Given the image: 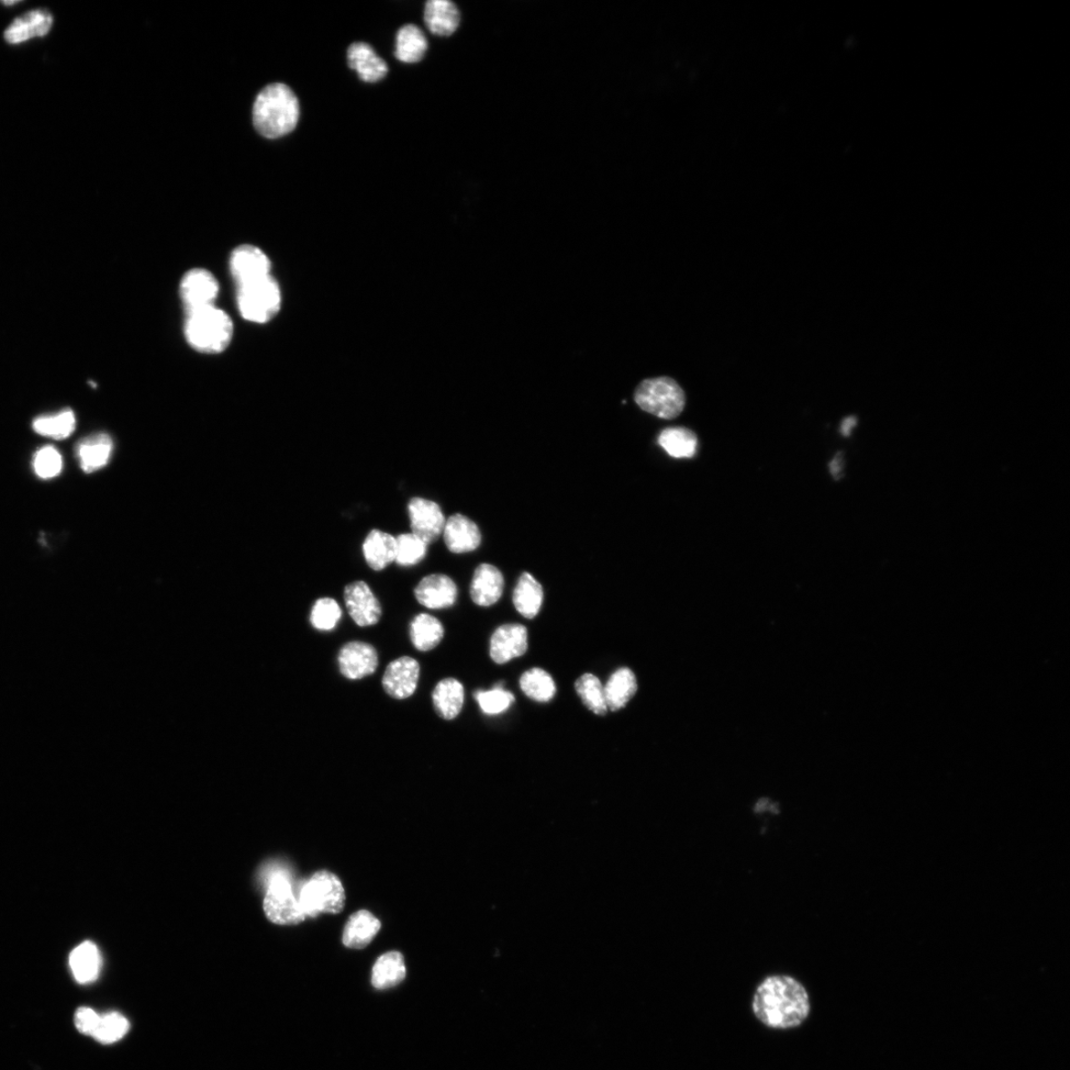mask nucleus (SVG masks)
<instances>
[{"label": "nucleus", "instance_id": "f257e3e1", "mask_svg": "<svg viewBox=\"0 0 1070 1070\" xmlns=\"http://www.w3.org/2000/svg\"><path fill=\"white\" fill-rule=\"evenodd\" d=\"M752 1010L768 1028L793 1029L809 1017L810 998L806 988L794 977L768 976L755 990Z\"/></svg>", "mask_w": 1070, "mask_h": 1070}, {"label": "nucleus", "instance_id": "f03ea898", "mask_svg": "<svg viewBox=\"0 0 1070 1070\" xmlns=\"http://www.w3.org/2000/svg\"><path fill=\"white\" fill-rule=\"evenodd\" d=\"M300 115L298 99L288 86H266L255 100L253 122L266 138L277 139L297 127Z\"/></svg>", "mask_w": 1070, "mask_h": 1070}, {"label": "nucleus", "instance_id": "7ed1b4c3", "mask_svg": "<svg viewBox=\"0 0 1070 1070\" xmlns=\"http://www.w3.org/2000/svg\"><path fill=\"white\" fill-rule=\"evenodd\" d=\"M185 338L189 347L204 354H219L232 340L233 322L215 306L187 312Z\"/></svg>", "mask_w": 1070, "mask_h": 1070}, {"label": "nucleus", "instance_id": "20e7f679", "mask_svg": "<svg viewBox=\"0 0 1070 1070\" xmlns=\"http://www.w3.org/2000/svg\"><path fill=\"white\" fill-rule=\"evenodd\" d=\"M634 400L644 411L663 419H673L681 415L686 405L682 388L668 377L641 382L635 389Z\"/></svg>", "mask_w": 1070, "mask_h": 1070}, {"label": "nucleus", "instance_id": "39448f33", "mask_svg": "<svg viewBox=\"0 0 1070 1070\" xmlns=\"http://www.w3.org/2000/svg\"><path fill=\"white\" fill-rule=\"evenodd\" d=\"M281 303L280 287L271 275L238 287V308L242 318L250 322H269L280 310Z\"/></svg>", "mask_w": 1070, "mask_h": 1070}, {"label": "nucleus", "instance_id": "423d86ee", "mask_svg": "<svg viewBox=\"0 0 1070 1070\" xmlns=\"http://www.w3.org/2000/svg\"><path fill=\"white\" fill-rule=\"evenodd\" d=\"M306 916L316 918L320 914H339L344 910L347 895L336 875L327 871L317 873L303 887L299 896Z\"/></svg>", "mask_w": 1070, "mask_h": 1070}, {"label": "nucleus", "instance_id": "0eeeda50", "mask_svg": "<svg viewBox=\"0 0 1070 1070\" xmlns=\"http://www.w3.org/2000/svg\"><path fill=\"white\" fill-rule=\"evenodd\" d=\"M264 911L268 919L283 926L300 924L307 917L291 883L283 873H275L271 877L264 899Z\"/></svg>", "mask_w": 1070, "mask_h": 1070}, {"label": "nucleus", "instance_id": "6e6552de", "mask_svg": "<svg viewBox=\"0 0 1070 1070\" xmlns=\"http://www.w3.org/2000/svg\"><path fill=\"white\" fill-rule=\"evenodd\" d=\"M218 294L217 278L206 269L189 270L182 278L180 296L186 312L215 306Z\"/></svg>", "mask_w": 1070, "mask_h": 1070}, {"label": "nucleus", "instance_id": "1a4fd4ad", "mask_svg": "<svg viewBox=\"0 0 1070 1070\" xmlns=\"http://www.w3.org/2000/svg\"><path fill=\"white\" fill-rule=\"evenodd\" d=\"M408 510L411 533L428 545L436 542L443 533L446 522L443 512L436 501L412 498Z\"/></svg>", "mask_w": 1070, "mask_h": 1070}, {"label": "nucleus", "instance_id": "9d476101", "mask_svg": "<svg viewBox=\"0 0 1070 1070\" xmlns=\"http://www.w3.org/2000/svg\"><path fill=\"white\" fill-rule=\"evenodd\" d=\"M344 601L357 626H375L382 617L380 601L364 581H355L345 587Z\"/></svg>", "mask_w": 1070, "mask_h": 1070}, {"label": "nucleus", "instance_id": "9b49d317", "mask_svg": "<svg viewBox=\"0 0 1070 1070\" xmlns=\"http://www.w3.org/2000/svg\"><path fill=\"white\" fill-rule=\"evenodd\" d=\"M230 272L239 287L270 276L271 262L260 248L241 245L231 254Z\"/></svg>", "mask_w": 1070, "mask_h": 1070}, {"label": "nucleus", "instance_id": "f8f14e48", "mask_svg": "<svg viewBox=\"0 0 1070 1070\" xmlns=\"http://www.w3.org/2000/svg\"><path fill=\"white\" fill-rule=\"evenodd\" d=\"M420 675V665L412 657L403 656L389 663L383 676L385 692L394 699L404 700L416 692Z\"/></svg>", "mask_w": 1070, "mask_h": 1070}, {"label": "nucleus", "instance_id": "ddd939ff", "mask_svg": "<svg viewBox=\"0 0 1070 1070\" xmlns=\"http://www.w3.org/2000/svg\"><path fill=\"white\" fill-rule=\"evenodd\" d=\"M339 671L344 677L359 680L372 675L379 665L374 646L363 641H351L342 646L338 654Z\"/></svg>", "mask_w": 1070, "mask_h": 1070}, {"label": "nucleus", "instance_id": "4468645a", "mask_svg": "<svg viewBox=\"0 0 1070 1070\" xmlns=\"http://www.w3.org/2000/svg\"><path fill=\"white\" fill-rule=\"evenodd\" d=\"M528 630L518 623L504 624L490 638V655L497 664H505L528 651Z\"/></svg>", "mask_w": 1070, "mask_h": 1070}, {"label": "nucleus", "instance_id": "2eb2a0df", "mask_svg": "<svg viewBox=\"0 0 1070 1070\" xmlns=\"http://www.w3.org/2000/svg\"><path fill=\"white\" fill-rule=\"evenodd\" d=\"M419 603L431 610H442L455 604L459 590L453 580L444 574H431L421 580L415 589Z\"/></svg>", "mask_w": 1070, "mask_h": 1070}, {"label": "nucleus", "instance_id": "dca6fc26", "mask_svg": "<svg viewBox=\"0 0 1070 1070\" xmlns=\"http://www.w3.org/2000/svg\"><path fill=\"white\" fill-rule=\"evenodd\" d=\"M54 17L47 9L31 10L15 18L5 31V39L10 45H19L35 38L49 35Z\"/></svg>", "mask_w": 1070, "mask_h": 1070}, {"label": "nucleus", "instance_id": "f3484780", "mask_svg": "<svg viewBox=\"0 0 1070 1070\" xmlns=\"http://www.w3.org/2000/svg\"><path fill=\"white\" fill-rule=\"evenodd\" d=\"M443 538L448 549L455 554L474 551L482 540L476 523L461 514H455L445 522Z\"/></svg>", "mask_w": 1070, "mask_h": 1070}, {"label": "nucleus", "instance_id": "a211bd4d", "mask_svg": "<svg viewBox=\"0 0 1070 1070\" xmlns=\"http://www.w3.org/2000/svg\"><path fill=\"white\" fill-rule=\"evenodd\" d=\"M505 580L497 567L481 564L477 567L472 579L470 595L474 603L490 607L497 603L503 595Z\"/></svg>", "mask_w": 1070, "mask_h": 1070}, {"label": "nucleus", "instance_id": "6ab92c4d", "mask_svg": "<svg viewBox=\"0 0 1070 1070\" xmlns=\"http://www.w3.org/2000/svg\"><path fill=\"white\" fill-rule=\"evenodd\" d=\"M348 65L366 83H377L384 79L389 72L387 63L364 42L350 45L348 51Z\"/></svg>", "mask_w": 1070, "mask_h": 1070}, {"label": "nucleus", "instance_id": "aec40b11", "mask_svg": "<svg viewBox=\"0 0 1070 1070\" xmlns=\"http://www.w3.org/2000/svg\"><path fill=\"white\" fill-rule=\"evenodd\" d=\"M76 451L82 470L87 474L94 473L109 462L114 451V441L106 433H96L81 440Z\"/></svg>", "mask_w": 1070, "mask_h": 1070}, {"label": "nucleus", "instance_id": "412c9836", "mask_svg": "<svg viewBox=\"0 0 1070 1070\" xmlns=\"http://www.w3.org/2000/svg\"><path fill=\"white\" fill-rule=\"evenodd\" d=\"M381 930V922L369 911L352 914L343 932V944L353 950L365 949Z\"/></svg>", "mask_w": 1070, "mask_h": 1070}, {"label": "nucleus", "instance_id": "4be33fe9", "mask_svg": "<svg viewBox=\"0 0 1070 1070\" xmlns=\"http://www.w3.org/2000/svg\"><path fill=\"white\" fill-rule=\"evenodd\" d=\"M363 553L371 570L381 571L396 560V538L382 530H373L364 541Z\"/></svg>", "mask_w": 1070, "mask_h": 1070}, {"label": "nucleus", "instance_id": "5701e85b", "mask_svg": "<svg viewBox=\"0 0 1070 1070\" xmlns=\"http://www.w3.org/2000/svg\"><path fill=\"white\" fill-rule=\"evenodd\" d=\"M425 21L432 35L450 36L460 25V13L449 0H429L425 8Z\"/></svg>", "mask_w": 1070, "mask_h": 1070}, {"label": "nucleus", "instance_id": "b1692460", "mask_svg": "<svg viewBox=\"0 0 1070 1070\" xmlns=\"http://www.w3.org/2000/svg\"><path fill=\"white\" fill-rule=\"evenodd\" d=\"M432 702L438 716L446 721L454 720L463 708L464 687L454 678L443 679L433 690Z\"/></svg>", "mask_w": 1070, "mask_h": 1070}, {"label": "nucleus", "instance_id": "393cba45", "mask_svg": "<svg viewBox=\"0 0 1070 1070\" xmlns=\"http://www.w3.org/2000/svg\"><path fill=\"white\" fill-rule=\"evenodd\" d=\"M608 710L617 712L627 706L637 693V677L627 667L620 668L604 687Z\"/></svg>", "mask_w": 1070, "mask_h": 1070}, {"label": "nucleus", "instance_id": "a878e982", "mask_svg": "<svg viewBox=\"0 0 1070 1070\" xmlns=\"http://www.w3.org/2000/svg\"><path fill=\"white\" fill-rule=\"evenodd\" d=\"M407 968L403 954L389 952L378 958L372 969V985L378 990L393 988L403 983Z\"/></svg>", "mask_w": 1070, "mask_h": 1070}, {"label": "nucleus", "instance_id": "bb28decb", "mask_svg": "<svg viewBox=\"0 0 1070 1070\" xmlns=\"http://www.w3.org/2000/svg\"><path fill=\"white\" fill-rule=\"evenodd\" d=\"M70 966L77 983L86 984L95 981L102 966L97 946L92 942L77 945L70 955Z\"/></svg>", "mask_w": 1070, "mask_h": 1070}, {"label": "nucleus", "instance_id": "cd10ccee", "mask_svg": "<svg viewBox=\"0 0 1070 1070\" xmlns=\"http://www.w3.org/2000/svg\"><path fill=\"white\" fill-rule=\"evenodd\" d=\"M429 48V43L422 30L415 25L401 27L397 35L396 58L403 63L420 62Z\"/></svg>", "mask_w": 1070, "mask_h": 1070}, {"label": "nucleus", "instance_id": "c85d7f7f", "mask_svg": "<svg viewBox=\"0 0 1070 1070\" xmlns=\"http://www.w3.org/2000/svg\"><path fill=\"white\" fill-rule=\"evenodd\" d=\"M409 637L412 645L419 651L436 649L444 638L441 621L429 614H420L410 622Z\"/></svg>", "mask_w": 1070, "mask_h": 1070}, {"label": "nucleus", "instance_id": "c756f323", "mask_svg": "<svg viewBox=\"0 0 1070 1070\" xmlns=\"http://www.w3.org/2000/svg\"><path fill=\"white\" fill-rule=\"evenodd\" d=\"M514 605L527 619L537 617L543 601V589L530 573H523L514 591Z\"/></svg>", "mask_w": 1070, "mask_h": 1070}, {"label": "nucleus", "instance_id": "7c9ffc66", "mask_svg": "<svg viewBox=\"0 0 1070 1070\" xmlns=\"http://www.w3.org/2000/svg\"><path fill=\"white\" fill-rule=\"evenodd\" d=\"M661 448L674 459H692L697 452L696 434L685 428H669L659 438Z\"/></svg>", "mask_w": 1070, "mask_h": 1070}, {"label": "nucleus", "instance_id": "2f4dec72", "mask_svg": "<svg viewBox=\"0 0 1070 1070\" xmlns=\"http://www.w3.org/2000/svg\"><path fill=\"white\" fill-rule=\"evenodd\" d=\"M33 429L39 436L63 440L72 436L76 429V416L70 409H63L57 414L42 416L33 421Z\"/></svg>", "mask_w": 1070, "mask_h": 1070}, {"label": "nucleus", "instance_id": "473e14b6", "mask_svg": "<svg viewBox=\"0 0 1070 1070\" xmlns=\"http://www.w3.org/2000/svg\"><path fill=\"white\" fill-rule=\"evenodd\" d=\"M520 685L523 693L540 703H548L556 693L553 678L540 668H532L523 673Z\"/></svg>", "mask_w": 1070, "mask_h": 1070}, {"label": "nucleus", "instance_id": "72a5a7b5", "mask_svg": "<svg viewBox=\"0 0 1070 1070\" xmlns=\"http://www.w3.org/2000/svg\"><path fill=\"white\" fill-rule=\"evenodd\" d=\"M576 692L581 698L584 705L598 716H605L608 712L605 691L598 677L586 673L580 677L575 683Z\"/></svg>", "mask_w": 1070, "mask_h": 1070}, {"label": "nucleus", "instance_id": "f704fd0d", "mask_svg": "<svg viewBox=\"0 0 1070 1070\" xmlns=\"http://www.w3.org/2000/svg\"><path fill=\"white\" fill-rule=\"evenodd\" d=\"M396 560L399 566L409 567L419 563L428 552V544L414 533L399 534L396 538Z\"/></svg>", "mask_w": 1070, "mask_h": 1070}, {"label": "nucleus", "instance_id": "c9c22d12", "mask_svg": "<svg viewBox=\"0 0 1070 1070\" xmlns=\"http://www.w3.org/2000/svg\"><path fill=\"white\" fill-rule=\"evenodd\" d=\"M342 611L336 600L321 598L311 609L310 623L318 631H329L337 627L340 621Z\"/></svg>", "mask_w": 1070, "mask_h": 1070}, {"label": "nucleus", "instance_id": "e433bc0d", "mask_svg": "<svg viewBox=\"0 0 1070 1070\" xmlns=\"http://www.w3.org/2000/svg\"><path fill=\"white\" fill-rule=\"evenodd\" d=\"M128 1030V1020L125 1016H122L121 1014L113 1012L100 1016L97 1028L93 1036L99 1043L109 1045L124 1038Z\"/></svg>", "mask_w": 1070, "mask_h": 1070}, {"label": "nucleus", "instance_id": "4c0bfd02", "mask_svg": "<svg viewBox=\"0 0 1070 1070\" xmlns=\"http://www.w3.org/2000/svg\"><path fill=\"white\" fill-rule=\"evenodd\" d=\"M475 699L487 715H498L507 711L515 702V696L500 687L490 691H478Z\"/></svg>", "mask_w": 1070, "mask_h": 1070}, {"label": "nucleus", "instance_id": "58836bf2", "mask_svg": "<svg viewBox=\"0 0 1070 1070\" xmlns=\"http://www.w3.org/2000/svg\"><path fill=\"white\" fill-rule=\"evenodd\" d=\"M33 467L36 475L45 480L57 477L63 469L62 455L53 446H45L36 452Z\"/></svg>", "mask_w": 1070, "mask_h": 1070}, {"label": "nucleus", "instance_id": "ea45409f", "mask_svg": "<svg viewBox=\"0 0 1070 1070\" xmlns=\"http://www.w3.org/2000/svg\"><path fill=\"white\" fill-rule=\"evenodd\" d=\"M100 1016L91 1008H80L75 1015V1025L77 1030L88 1035H94Z\"/></svg>", "mask_w": 1070, "mask_h": 1070}, {"label": "nucleus", "instance_id": "a19ab883", "mask_svg": "<svg viewBox=\"0 0 1070 1070\" xmlns=\"http://www.w3.org/2000/svg\"><path fill=\"white\" fill-rule=\"evenodd\" d=\"M843 463V459L842 453L835 456L834 459L831 463V466H830L831 472L835 479H840V477L842 475Z\"/></svg>", "mask_w": 1070, "mask_h": 1070}, {"label": "nucleus", "instance_id": "79ce46f5", "mask_svg": "<svg viewBox=\"0 0 1070 1070\" xmlns=\"http://www.w3.org/2000/svg\"><path fill=\"white\" fill-rule=\"evenodd\" d=\"M857 419L854 417L845 419L842 423L841 432L843 437H850L852 430L856 426Z\"/></svg>", "mask_w": 1070, "mask_h": 1070}, {"label": "nucleus", "instance_id": "37998d69", "mask_svg": "<svg viewBox=\"0 0 1070 1070\" xmlns=\"http://www.w3.org/2000/svg\"><path fill=\"white\" fill-rule=\"evenodd\" d=\"M17 4H18V2H4V3H3V5H7V6H8V5H17Z\"/></svg>", "mask_w": 1070, "mask_h": 1070}]
</instances>
